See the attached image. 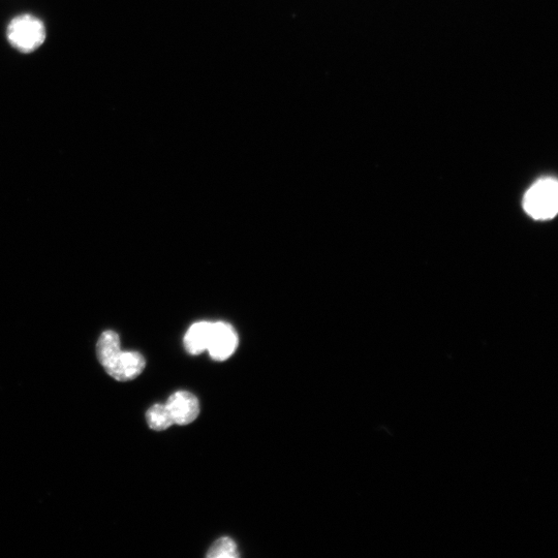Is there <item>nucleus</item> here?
I'll return each mask as SVG.
<instances>
[{
	"instance_id": "nucleus-8",
	"label": "nucleus",
	"mask_w": 558,
	"mask_h": 558,
	"mask_svg": "<svg viewBox=\"0 0 558 558\" xmlns=\"http://www.w3.org/2000/svg\"><path fill=\"white\" fill-rule=\"evenodd\" d=\"M240 554L234 540L229 537H223L217 540L209 549L207 557L209 558H237Z\"/></svg>"
},
{
	"instance_id": "nucleus-6",
	"label": "nucleus",
	"mask_w": 558,
	"mask_h": 558,
	"mask_svg": "<svg viewBox=\"0 0 558 558\" xmlns=\"http://www.w3.org/2000/svg\"><path fill=\"white\" fill-rule=\"evenodd\" d=\"M212 323L199 322L194 324L184 336V347L192 355H200L207 351L211 335Z\"/></svg>"
},
{
	"instance_id": "nucleus-7",
	"label": "nucleus",
	"mask_w": 558,
	"mask_h": 558,
	"mask_svg": "<svg viewBox=\"0 0 558 558\" xmlns=\"http://www.w3.org/2000/svg\"><path fill=\"white\" fill-rule=\"evenodd\" d=\"M146 421L149 427L155 431H163L174 425L167 406L162 403H157L147 411Z\"/></svg>"
},
{
	"instance_id": "nucleus-5",
	"label": "nucleus",
	"mask_w": 558,
	"mask_h": 558,
	"mask_svg": "<svg viewBox=\"0 0 558 558\" xmlns=\"http://www.w3.org/2000/svg\"><path fill=\"white\" fill-rule=\"evenodd\" d=\"M166 406L174 424L177 425H189L193 423L200 414V403L198 398L188 391H178L172 394Z\"/></svg>"
},
{
	"instance_id": "nucleus-2",
	"label": "nucleus",
	"mask_w": 558,
	"mask_h": 558,
	"mask_svg": "<svg viewBox=\"0 0 558 558\" xmlns=\"http://www.w3.org/2000/svg\"><path fill=\"white\" fill-rule=\"evenodd\" d=\"M7 39L17 51L29 54L37 51L47 39L44 22L30 14L13 18L7 27Z\"/></svg>"
},
{
	"instance_id": "nucleus-4",
	"label": "nucleus",
	"mask_w": 558,
	"mask_h": 558,
	"mask_svg": "<svg viewBox=\"0 0 558 558\" xmlns=\"http://www.w3.org/2000/svg\"><path fill=\"white\" fill-rule=\"evenodd\" d=\"M238 347V335L228 323H212L207 351L215 361L229 359Z\"/></svg>"
},
{
	"instance_id": "nucleus-1",
	"label": "nucleus",
	"mask_w": 558,
	"mask_h": 558,
	"mask_svg": "<svg viewBox=\"0 0 558 558\" xmlns=\"http://www.w3.org/2000/svg\"><path fill=\"white\" fill-rule=\"evenodd\" d=\"M97 356L107 374L118 382L137 379L146 366L140 353L121 350L119 335L112 330L105 331L99 338Z\"/></svg>"
},
{
	"instance_id": "nucleus-3",
	"label": "nucleus",
	"mask_w": 558,
	"mask_h": 558,
	"mask_svg": "<svg viewBox=\"0 0 558 558\" xmlns=\"http://www.w3.org/2000/svg\"><path fill=\"white\" fill-rule=\"evenodd\" d=\"M523 208L535 220H550L558 210V184L553 178L538 180L526 192Z\"/></svg>"
}]
</instances>
